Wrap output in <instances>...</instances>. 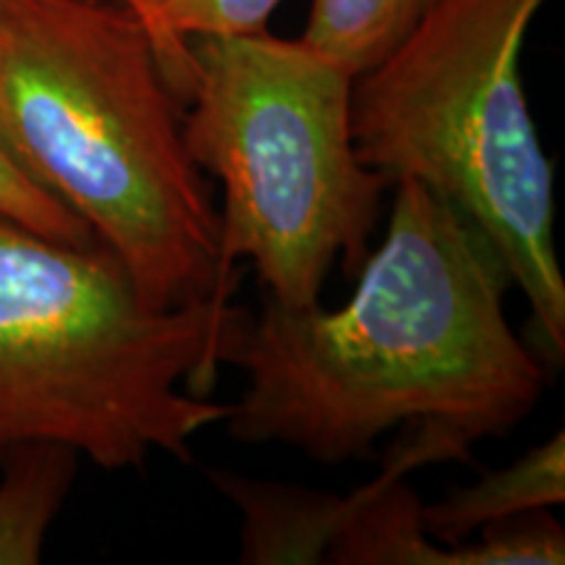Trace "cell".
I'll return each mask as SVG.
<instances>
[{
	"label": "cell",
	"instance_id": "7",
	"mask_svg": "<svg viewBox=\"0 0 565 565\" xmlns=\"http://www.w3.org/2000/svg\"><path fill=\"white\" fill-rule=\"evenodd\" d=\"M565 500V435L557 433L519 461L487 471L479 482L424 505V526L437 542L471 540L484 526L513 515L550 511Z\"/></svg>",
	"mask_w": 565,
	"mask_h": 565
},
{
	"label": "cell",
	"instance_id": "5",
	"mask_svg": "<svg viewBox=\"0 0 565 565\" xmlns=\"http://www.w3.org/2000/svg\"><path fill=\"white\" fill-rule=\"evenodd\" d=\"M181 137L223 183V265L249 259L282 307L320 303L330 267L351 278L391 186L353 145L356 76L299 40L231 34L192 40Z\"/></svg>",
	"mask_w": 565,
	"mask_h": 565
},
{
	"label": "cell",
	"instance_id": "10",
	"mask_svg": "<svg viewBox=\"0 0 565 565\" xmlns=\"http://www.w3.org/2000/svg\"><path fill=\"white\" fill-rule=\"evenodd\" d=\"M435 0H312L301 40L364 74L414 30Z\"/></svg>",
	"mask_w": 565,
	"mask_h": 565
},
{
	"label": "cell",
	"instance_id": "3",
	"mask_svg": "<svg viewBox=\"0 0 565 565\" xmlns=\"http://www.w3.org/2000/svg\"><path fill=\"white\" fill-rule=\"evenodd\" d=\"M249 317L231 296L152 307L100 242L66 244L0 212V461L61 445L105 471L192 461L231 404L204 398Z\"/></svg>",
	"mask_w": 565,
	"mask_h": 565
},
{
	"label": "cell",
	"instance_id": "11",
	"mask_svg": "<svg viewBox=\"0 0 565 565\" xmlns=\"http://www.w3.org/2000/svg\"><path fill=\"white\" fill-rule=\"evenodd\" d=\"M0 212L42 236L66 244H95L97 238L79 217L51 196L30 173L19 166L3 137H0Z\"/></svg>",
	"mask_w": 565,
	"mask_h": 565
},
{
	"label": "cell",
	"instance_id": "4",
	"mask_svg": "<svg viewBox=\"0 0 565 565\" xmlns=\"http://www.w3.org/2000/svg\"><path fill=\"white\" fill-rule=\"evenodd\" d=\"M545 0H435L353 82V145L387 181H419L490 238L526 296L540 349L565 356L555 171L521 84V47Z\"/></svg>",
	"mask_w": 565,
	"mask_h": 565
},
{
	"label": "cell",
	"instance_id": "2",
	"mask_svg": "<svg viewBox=\"0 0 565 565\" xmlns=\"http://www.w3.org/2000/svg\"><path fill=\"white\" fill-rule=\"evenodd\" d=\"M0 137L152 307L233 294L221 215L134 13L92 0H0Z\"/></svg>",
	"mask_w": 565,
	"mask_h": 565
},
{
	"label": "cell",
	"instance_id": "6",
	"mask_svg": "<svg viewBox=\"0 0 565 565\" xmlns=\"http://www.w3.org/2000/svg\"><path fill=\"white\" fill-rule=\"evenodd\" d=\"M212 484L242 513V555L246 565H317L351 515L359 511L364 487L351 494L303 490V487L259 482L231 471H210Z\"/></svg>",
	"mask_w": 565,
	"mask_h": 565
},
{
	"label": "cell",
	"instance_id": "12",
	"mask_svg": "<svg viewBox=\"0 0 565 565\" xmlns=\"http://www.w3.org/2000/svg\"><path fill=\"white\" fill-rule=\"evenodd\" d=\"M92 3H113V6H121L129 13L137 17V21L141 26H145V19H147V11H150V0H92Z\"/></svg>",
	"mask_w": 565,
	"mask_h": 565
},
{
	"label": "cell",
	"instance_id": "1",
	"mask_svg": "<svg viewBox=\"0 0 565 565\" xmlns=\"http://www.w3.org/2000/svg\"><path fill=\"white\" fill-rule=\"evenodd\" d=\"M393 186L385 242L341 309L265 296L246 317L225 359L246 374L231 437L343 463L401 429L437 463L469 461L540 404L545 366L508 324L490 238L424 183Z\"/></svg>",
	"mask_w": 565,
	"mask_h": 565
},
{
	"label": "cell",
	"instance_id": "8",
	"mask_svg": "<svg viewBox=\"0 0 565 565\" xmlns=\"http://www.w3.org/2000/svg\"><path fill=\"white\" fill-rule=\"evenodd\" d=\"M74 450L26 445L0 463V565L40 563L47 532L66 503L76 475Z\"/></svg>",
	"mask_w": 565,
	"mask_h": 565
},
{
	"label": "cell",
	"instance_id": "9",
	"mask_svg": "<svg viewBox=\"0 0 565 565\" xmlns=\"http://www.w3.org/2000/svg\"><path fill=\"white\" fill-rule=\"evenodd\" d=\"M282 0H150L145 32L179 103L192 89V40L257 34Z\"/></svg>",
	"mask_w": 565,
	"mask_h": 565
}]
</instances>
